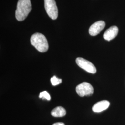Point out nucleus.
Instances as JSON below:
<instances>
[{
    "label": "nucleus",
    "instance_id": "nucleus-4",
    "mask_svg": "<svg viewBox=\"0 0 125 125\" xmlns=\"http://www.w3.org/2000/svg\"><path fill=\"white\" fill-rule=\"evenodd\" d=\"M77 94L81 96H90L93 94L94 88L92 86L87 82H83L77 85L76 88Z\"/></svg>",
    "mask_w": 125,
    "mask_h": 125
},
{
    "label": "nucleus",
    "instance_id": "nucleus-7",
    "mask_svg": "<svg viewBox=\"0 0 125 125\" xmlns=\"http://www.w3.org/2000/svg\"><path fill=\"white\" fill-rule=\"evenodd\" d=\"M118 28L115 26H113L107 29L103 34V38L105 40L110 41L116 37L118 33Z\"/></svg>",
    "mask_w": 125,
    "mask_h": 125
},
{
    "label": "nucleus",
    "instance_id": "nucleus-1",
    "mask_svg": "<svg viewBox=\"0 0 125 125\" xmlns=\"http://www.w3.org/2000/svg\"><path fill=\"white\" fill-rule=\"evenodd\" d=\"M31 3L30 0H19L15 11L17 20L21 21L25 20L31 11Z\"/></svg>",
    "mask_w": 125,
    "mask_h": 125
},
{
    "label": "nucleus",
    "instance_id": "nucleus-12",
    "mask_svg": "<svg viewBox=\"0 0 125 125\" xmlns=\"http://www.w3.org/2000/svg\"><path fill=\"white\" fill-rule=\"evenodd\" d=\"M52 125H65V124L62 122H57V123H54Z\"/></svg>",
    "mask_w": 125,
    "mask_h": 125
},
{
    "label": "nucleus",
    "instance_id": "nucleus-10",
    "mask_svg": "<svg viewBox=\"0 0 125 125\" xmlns=\"http://www.w3.org/2000/svg\"><path fill=\"white\" fill-rule=\"evenodd\" d=\"M39 97L40 98H42L43 99H46L48 101H50L51 99L49 94L46 91L40 92Z\"/></svg>",
    "mask_w": 125,
    "mask_h": 125
},
{
    "label": "nucleus",
    "instance_id": "nucleus-8",
    "mask_svg": "<svg viewBox=\"0 0 125 125\" xmlns=\"http://www.w3.org/2000/svg\"><path fill=\"white\" fill-rule=\"evenodd\" d=\"M110 103L106 101L103 100L95 103L92 107L93 111L95 113H100L105 110L109 107Z\"/></svg>",
    "mask_w": 125,
    "mask_h": 125
},
{
    "label": "nucleus",
    "instance_id": "nucleus-5",
    "mask_svg": "<svg viewBox=\"0 0 125 125\" xmlns=\"http://www.w3.org/2000/svg\"><path fill=\"white\" fill-rule=\"evenodd\" d=\"M76 62L78 66L85 71L92 74H94L96 72V68L94 64L84 58H77L76 59Z\"/></svg>",
    "mask_w": 125,
    "mask_h": 125
},
{
    "label": "nucleus",
    "instance_id": "nucleus-2",
    "mask_svg": "<svg viewBox=\"0 0 125 125\" xmlns=\"http://www.w3.org/2000/svg\"><path fill=\"white\" fill-rule=\"evenodd\" d=\"M30 41L31 45L40 52H45L48 50V41L43 34L35 33L31 36Z\"/></svg>",
    "mask_w": 125,
    "mask_h": 125
},
{
    "label": "nucleus",
    "instance_id": "nucleus-11",
    "mask_svg": "<svg viewBox=\"0 0 125 125\" xmlns=\"http://www.w3.org/2000/svg\"><path fill=\"white\" fill-rule=\"evenodd\" d=\"M51 81L52 85L56 86L61 83L62 82V80L61 79H59L58 78H57L56 76H54L52 77L51 78Z\"/></svg>",
    "mask_w": 125,
    "mask_h": 125
},
{
    "label": "nucleus",
    "instance_id": "nucleus-6",
    "mask_svg": "<svg viewBox=\"0 0 125 125\" xmlns=\"http://www.w3.org/2000/svg\"><path fill=\"white\" fill-rule=\"evenodd\" d=\"M105 22L102 21H98L94 23L89 27V34L92 36H94L98 35L100 32L103 30L105 27Z\"/></svg>",
    "mask_w": 125,
    "mask_h": 125
},
{
    "label": "nucleus",
    "instance_id": "nucleus-9",
    "mask_svg": "<svg viewBox=\"0 0 125 125\" xmlns=\"http://www.w3.org/2000/svg\"><path fill=\"white\" fill-rule=\"evenodd\" d=\"M51 115L55 117H62L65 115L66 110L62 107H57L52 111Z\"/></svg>",
    "mask_w": 125,
    "mask_h": 125
},
{
    "label": "nucleus",
    "instance_id": "nucleus-3",
    "mask_svg": "<svg viewBox=\"0 0 125 125\" xmlns=\"http://www.w3.org/2000/svg\"><path fill=\"white\" fill-rule=\"evenodd\" d=\"M46 12L52 20H56L58 17V9L55 0H44Z\"/></svg>",
    "mask_w": 125,
    "mask_h": 125
}]
</instances>
